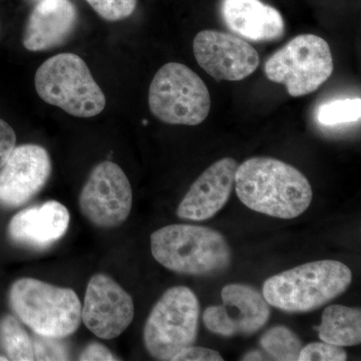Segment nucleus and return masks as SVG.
I'll return each mask as SVG.
<instances>
[{
    "label": "nucleus",
    "mask_w": 361,
    "mask_h": 361,
    "mask_svg": "<svg viewBox=\"0 0 361 361\" xmlns=\"http://www.w3.org/2000/svg\"><path fill=\"white\" fill-rule=\"evenodd\" d=\"M235 186L244 205L279 219L302 215L313 197L310 180L300 171L268 157H254L238 166Z\"/></svg>",
    "instance_id": "nucleus-1"
},
{
    "label": "nucleus",
    "mask_w": 361,
    "mask_h": 361,
    "mask_svg": "<svg viewBox=\"0 0 361 361\" xmlns=\"http://www.w3.org/2000/svg\"><path fill=\"white\" fill-rule=\"evenodd\" d=\"M157 262L178 274L208 276L227 270L232 261L229 243L220 232L208 227L173 224L151 235Z\"/></svg>",
    "instance_id": "nucleus-2"
},
{
    "label": "nucleus",
    "mask_w": 361,
    "mask_h": 361,
    "mask_svg": "<svg viewBox=\"0 0 361 361\" xmlns=\"http://www.w3.org/2000/svg\"><path fill=\"white\" fill-rule=\"evenodd\" d=\"M351 281V270L341 261H313L268 278L262 294L277 310L310 312L341 296Z\"/></svg>",
    "instance_id": "nucleus-3"
},
{
    "label": "nucleus",
    "mask_w": 361,
    "mask_h": 361,
    "mask_svg": "<svg viewBox=\"0 0 361 361\" xmlns=\"http://www.w3.org/2000/svg\"><path fill=\"white\" fill-rule=\"evenodd\" d=\"M9 304L20 322L37 336L61 339L77 331L82 303L73 289L35 278H21L9 290Z\"/></svg>",
    "instance_id": "nucleus-4"
},
{
    "label": "nucleus",
    "mask_w": 361,
    "mask_h": 361,
    "mask_svg": "<svg viewBox=\"0 0 361 361\" xmlns=\"http://www.w3.org/2000/svg\"><path fill=\"white\" fill-rule=\"evenodd\" d=\"M40 99L77 118H92L106 108V96L84 59L65 52L45 61L35 77Z\"/></svg>",
    "instance_id": "nucleus-5"
},
{
    "label": "nucleus",
    "mask_w": 361,
    "mask_h": 361,
    "mask_svg": "<svg viewBox=\"0 0 361 361\" xmlns=\"http://www.w3.org/2000/svg\"><path fill=\"white\" fill-rule=\"evenodd\" d=\"M200 303L186 286L168 289L157 301L144 329V343L152 357L173 360L198 336Z\"/></svg>",
    "instance_id": "nucleus-6"
},
{
    "label": "nucleus",
    "mask_w": 361,
    "mask_h": 361,
    "mask_svg": "<svg viewBox=\"0 0 361 361\" xmlns=\"http://www.w3.org/2000/svg\"><path fill=\"white\" fill-rule=\"evenodd\" d=\"M149 106L161 122L197 126L210 113L211 96L205 82L189 66L169 63L152 80Z\"/></svg>",
    "instance_id": "nucleus-7"
},
{
    "label": "nucleus",
    "mask_w": 361,
    "mask_h": 361,
    "mask_svg": "<svg viewBox=\"0 0 361 361\" xmlns=\"http://www.w3.org/2000/svg\"><path fill=\"white\" fill-rule=\"evenodd\" d=\"M334 58L326 40L301 35L266 61V77L284 85L291 97L306 96L319 89L334 73Z\"/></svg>",
    "instance_id": "nucleus-8"
},
{
    "label": "nucleus",
    "mask_w": 361,
    "mask_h": 361,
    "mask_svg": "<svg viewBox=\"0 0 361 361\" xmlns=\"http://www.w3.org/2000/svg\"><path fill=\"white\" fill-rule=\"evenodd\" d=\"M78 202L80 212L92 225L102 229L116 228L129 218L132 186L120 166L102 161L90 173Z\"/></svg>",
    "instance_id": "nucleus-9"
},
{
    "label": "nucleus",
    "mask_w": 361,
    "mask_h": 361,
    "mask_svg": "<svg viewBox=\"0 0 361 361\" xmlns=\"http://www.w3.org/2000/svg\"><path fill=\"white\" fill-rule=\"evenodd\" d=\"M221 297L222 305L210 306L203 314L206 329L214 334L251 336L269 320V304L262 293L249 285H226Z\"/></svg>",
    "instance_id": "nucleus-10"
},
{
    "label": "nucleus",
    "mask_w": 361,
    "mask_h": 361,
    "mask_svg": "<svg viewBox=\"0 0 361 361\" xmlns=\"http://www.w3.org/2000/svg\"><path fill=\"white\" fill-rule=\"evenodd\" d=\"M132 296L104 274L90 278L85 290L82 320L99 338L111 341L121 336L134 320Z\"/></svg>",
    "instance_id": "nucleus-11"
},
{
    "label": "nucleus",
    "mask_w": 361,
    "mask_h": 361,
    "mask_svg": "<svg viewBox=\"0 0 361 361\" xmlns=\"http://www.w3.org/2000/svg\"><path fill=\"white\" fill-rule=\"evenodd\" d=\"M197 63L218 82H239L251 75L259 66L257 51L231 33L203 30L193 42Z\"/></svg>",
    "instance_id": "nucleus-12"
},
{
    "label": "nucleus",
    "mask_w": 361,
    "mask_h": 361,
    "mask_svg": "<svg viewBox=\"0 0 361 361\" xmlns=\"http://www.w3.org/2000/svg\"><path fill=\"white\" fill-rule=\"evenodd\" d=\"M51 174V157L44 147L21 145L0 168V205H25L42 191Z\"/></svg>",
    "instance_id": "nucleus-13"
},
{
    "label": "nucleus",
    "mask_w": 361,
    "mask_h": 361,
    "mask_svg": "<svg viewBox=\"0 0 361 361\" xmlns=\"http://www.w3.org/2000/svg\"><path fill=\"white\" fill-rule=\"evenodd\" d=\"M238 164L233 158L215 161L202 173L177 209L180 219L206 221L220 212L231 196Z\"/></svg>",
    "instance_id": "nucleus-14"
},
{
    "label": "nucleus",
    "mask_w": 361,
    "mask_h": 361,
    "mask_svg": "<svg viewBox=\"0 0 361 361\" xmlns=\"http://www.w3.org/2000/svg\"><path fill=\"white\" fill-rule=\"evenodd\" d=\"M70 220L66 207L47 201L14 215L8 225L9 238L30 248H47L65 236Z\"/></svg>",
    "instance_id": "nucleus-15"
},
{
    "label": "nucleus",
    "mask_w": 361,
    "mask_h": 361,
    "mask_svg": "<svg viewBox=\"0 0 361 361\" xmlns=\"http://www.w3.org/2000/svg\"><path fill=\"white\" fill-rule=\"evenodd\" d=\"M77 21V7L70 0H42L26 21L23 45L30 51L58 47L71 37Z\"/></svg>",
    "instance_id": "nucleus-16"
},
{
    "label": "nucleus",
    "mask_w": 361,
    "mask_h": 361,
    "mask_svg": "<svg viewBox=\"0 0 361 361\" xmlns=\"http://www.w3.org/2000/svg\"><path fill=\"white\" fill-rule=\"evenodd\" d=\"M220 13L228 30L241 39L268 42L283 37V16L261 0H222Z\"/></svg>",
    "instance_id": "nucleus-17"
},
{
    "label": "nucleus",
    "mask_w": 361,
    "mask_h": 361,
    "mask_svg": "<svg viewBox=\"0 0 361 361\" xmlns=\"http://www.w3.org/2000/svg\"><path fill=\"white\" fill-rule=\"evenodd\" d=\"M314 329L323 342L341 348L358 345L361 342V311L334 304L325 308L322 323Z\"/></svg>",
    "instance_id": "nucleus-18"
},
{
    "label": "nucleus",
    "mask_w": 361,
    "mask_h": 361,
    "mask_svg": "<svg viewBox=\"0 0 361 361\" xmlns=\"http://www.w3.org/2000/svg\"><path fill=\"white\" fill-rule=\"evenodd\" d=\"M0 343L8 360H35L33 342L13 316L6 315L0 320Z\"/></svg>",
    "instance_id": "nucleus-19"
},
{
    "label": "nucleus",
    "mask_w": 361,
    "mask_h": 361,
    "mask_svg": "<svg viewBox=\"0 0 361 361\" xmlns=\"http://www.w3.org/2000/svg\"><path fill=\"white\" fill-rule=\"evenodd\" d=\"M260 345L273 360L279 361L298 360L302 349L300 338L283 325H277L266 331L260 338Z\"/></svg>",
    "instance_id": "nucleus-20"
},
{
    "label": "nucleus",
    "mask_w": 361,
    "mask_h": 361,
    "mask_svg": "<svg viewBox=\"0 0 361 361\" xmlns=\"http://www.w3.org/2000/svg\"><path fill=\"white\" fill-rule=\"evenodd\" d=\"M360 97H345L326 102L320 104L315 113L316 121L324 127L360 122Z\"/></svg>",
    "instance_id": "nucleus-21"
},
{
    "label": "nucleus",
    "mask_w": 361,
    "mask_h": 361,
    "mask_svg": "<svg viewBox=\"0 0 361 361\" xmlns=\"http://www.w3.org/2000/svg\"><path fill=\"white\" fill-rule=\"evenodd\" d=\"M87 4L102 18L121 21L135 13L137 0H87Z\"/></svg>",
    "instance_id": "nucleus-22"
},
{
    "label": "nucleus",
    "mask_w": 361,
    "mask_h": 361,
    "mask_svg": "<svg viewBox=\"0 0 361 361\" xmlns=\"http://www.w3.org/2000/svg\"><path fill=\"white\" fill-rule=\"evenodd\" d=\"M298 360L345 361L348 360V353L341 346L327 342H312L301 349Z\"/></svg>",
    "instance_id": "nucleus-23"
},
{
    "label": "nucleus",
    "mask_w": 361,
    "mask_h": 361,
    "mask_svg": "<svg viewBox=\"0 0 361 361\" xmlns=\"http://www.w3.org/2000/svg\"><path fill=\"white\" fill-rule=\"evenodd\" d=\"M40 339L33 342L35 349V360H68L63 344L59 343V339L47 338L39 336Z\"/></svg>",
    "instance_id": "nucleus-24"
},
{
    "label": "nucleus",
    "mask_w": 361,
    "mask_h": 361,
    "mask_svg": "<svg viewBox=\"0 0 361 361\" xmlns=\"http://www.w3.org/2000/svg\"><path fill=\"white\" fill-rule=\"evenodd\" d=\"M222 356L214 349L191 345L180 350L172 361H223Z\"/></svg>",
    "instance_id": "nucleus-25"
},
{
    "label": "nucleus",
    "mask_w": 361,
    "mask_h": 361,
    "mask_svg": "<svg viewBox=\"0 0 361 361\" xmlns=\"http://www.w3.org/2000/svg\"><path fill=\"white\" fill-rule=\"evenodd\" d=\"M16 145V132L6 121L0 118V168L6 164Z\"/></svg>",
    "instance_id": "nucleus-26"
},
{
    "label": "nucleus",
    "mask_w": 361,
    "mask_h": 361,
    "mask_svg": "<svg viewBox=\"0 0 361 361\" xmlns=\"http://www.w3.org/2000/svg\"><path fill=\"white\" fill-rule=\"evenodd\" d=\"M78 360L82 361L92 360H118L114 356L113 353L106 348L103 344L92 342L90 343L80 353Z\"/></svg>",
    "instance_id": "nucleus-27"
},
{
    "label": "nucleus",
    "mask_w": 361,
    "mask_h": 361,
    "mask_svg": "<svg viewBox=\"0 0 361 361\" xmlns=\"http://www.w3.org/2000/svg\"><path fill=\"white\" fill-rule=\"evenodd\" d=\"M263 355H261L260 353L257 350L250 351V353H247L242 360H263Z\"/></svg>",
    "instance_id": "nucleus-28"
},
{
    "label": "nucleus",
    "mask_w": 361,
    "mask_h": 361,
    "mask_svg": "<svg viewBox=\"0 0 361 361\" xmlns=\"http://www.w3.org/2000/svg\"><path fill=\"white\" fill-rule=\"evenodd\" d=\"M8 358L4 357V356H0V361H7Z\"/></svg>",
    "instance_id": "nucleus-29"
}]
</instances>
